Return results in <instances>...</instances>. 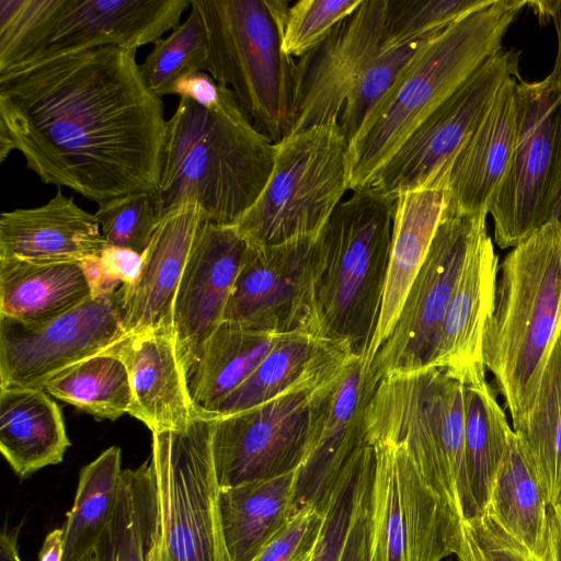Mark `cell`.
<instances>
[{"instance_id":"cell-1","label":"cell","mask_w":561,"mask_h":561,"mask_svg":"<svg viewBox=\"0 0 561 561\" xmlns=\"http://www.w3.org/2000/svg\"><path fill=\"white\" fill-rule=\"evenodd\" d=\"M136 53L101 46L0 73V134L41 182L101 203L157 188L167 130Z\"/></svg>"},{"instance_id":"cell-2","label":"cell","mask_w":561,"mask_h":561,"mask_svg":"<svg viewBox=\"0 0 561 561\" xmlns=\"http://www.w3.org/2000/svg\"><path fill=\"white\" fill-rule=\"evenodd\" d=\"M274 158L275 144L255 128L226 85L220 84L211 107L180 98L167 122L152 194L157 222L196 203L207 221L236 226L263 192Z\"/></svg>"},{"instance_id":"cell-3","label":"cell","mask_w":561,"mask_h":561,"mask_svg":"<svg viewBox=\"0 0 561 561\" xmlns=\"http://www.w3.org/2000/svg\"><path fill=\"white\" fill-rule=\"evenodd\" d=\"M483 363L519 425L535 403L561 330V224L551 218L514 247L499 266Z\"/></svg>"},{"instance_id":"cell-4","label":"cell","mask_w":561,"mask_h":561,"mask_svg":"<svg viewBox=\"0 0 561 561\" xmlns=\"http://www.w3.org/2000/svg\"><path fill=\"white\" fill-rule=\"evenodd\" d=\"M525 0H494L439 31L375 105L350 142V188L375 174L416 127L502 47Z\"/></svg>"},{"instance_id":"cell-5","label":"cell","mask_w":561,"mask_h":561,"mask_svg":"<svg viewBox=\"0 0 561 561\" xmlns=\"http://www.w3.org/2000/svg\"><path fill=\"white\" fill-rule=\"evenodd\" d=\"M396 201L373 186L354 191L318 232L312 250L320 332L365 359L381 310Z\"/></svg>"},{"instance_id":"cell-6","label":"cell","mask_w":561,"mask_h":561,"mask_svg":"<svg viewBox=\"0 0 561 561\" xmlns=\"http://www.w3.org/2000/svg\"><path fill=\"white\" fill-rule=\"evenodd\" d=\"M366 442L402 443L458 520L478 515L465 462L463 382L427 367L383 376L365 413Z\"/></svg>"},{"instance_id":"cell-7","label":"cell","mask_w":561,"mask_h":561,"mask_svg":"<svg viewBox=\"0 0 561 561\" xmlns=\"http://www.w3.org/2000/svg\"><path fill=\"white\" fill-rule=\"evenodd\" d=\"M289 7L284 0H191L207 36L208 73L273 144L293 125L296 61L283 49Z\"/></svg>"},{"instance_id":"cell-8","label":"cell","mask_w":561,"mask_h":561,"mask_svg":"<svg viewBox=\"0 0 561 561\" xmlns=\"http://www.w3.org/2000/svg\"><path fill=\"white\" fill-rule=\"evenodd\" d=\"M215 419L214 413L202 410L183 431L152 433L148 561H231L211 451Z\"/></svg>"},{"instance_id":"cell-9","label":"cell","mask_w":561,"mask_h":561,"mask_svg":"<svg viewBox=\"0 0 561 561\" xmlns=\"http://www.w3.org/2000/svg\"><path fill=\"white\" fill-rule=\"evenodd\" d=\"M350 188V142L339 119L275 144L271 176L236 225L249 244L317 234Z\"/></svg>"},{"instance_id":"cell-10","label":"cell","mask_w":561,"mask_h":561,"mask_svg":"<svg viewBox=\"0 0 561 561\" xmlns=\"http://www.w3.org/2000/svg\"><path fill=\"white\" fill-rule=\"evenodd\" d=\"M516 145L488 213L494 241L514 248L549 221L561 194V82L519 78L515 90Z\"/></svg>"},{"instance_id":"cell-11","label":"cell","mask_w":561,"mask_h":561,"mask_svg":"<svg viewBox=\"0 0 561 561\" xmlns=\"http://www.w3.org/2000/svg\"><path fill=\"white\" fill-rule=\"evenodd\" d=\"M369 499L367 561H444L459 520L420 474L402 443L379 440Z\"/></svg>"},{"instance_id":"cell-12","label":"cell","mask_w":561,"mask_h":561,"mask_svg":"<svg viewBox=\"0 0 561 561\" xmlns=\"http://www.w3.org/2000/svg\"><path fill=\"white\" fill-rule=\"evenodd\" d=\"M485 219L486 213L444 211L398 319L370 365L378 380L388 374L431 367L459 276L472 250L488 234Z\"/></svg>"},{"instance_id":"cell-13","label":"cell","mask_w":561,"mask_h":561,"mask_svg":"<svg viewBox=\"0 0 561 561\" xmlns=\"http://www.w3.org/2000/svg\"><path fill=\"white\" fill-rule=\"evenodd\" d=\"M511 78H520L519 51L501 48L416 127L369 186L397 197L448 178L457 153Z\"/></svg>"},{"instance_id":"cell-14","label":"cell","mask_w":561,"mask_h":561,"mask_svg":"<svg viewBox=\"0 0 561 561\" xmlns=\"http://www.w3.org/2000/svg\"><path fill=\"white\" fill-rule=\"evenodd\" d=\"M127 337L124 286L112 295L90 297L37 327L0 318V388L44 389L67 368Z\"/></svg>"},{"instance_id":"cell-15","label":"cell","mask_w":561,"mask_h":561,"mask_svg":"<svg viewBox=\"0 0 561 561\" xmlns=\"http://www.w3.org/2000/svg\"><path fill=\"white\" fill-rule=\"evenodd\" d=\"M316 388L293 389L234 414H215L211 451L220 489L298 469L306 453Z\"/></svg>"},{"instance_id":"cell-16","label":"cell","mask_w":561,"mask_h":561,"mask_svg":"<svg viewBox=\"0 0 561 561\" xmlns=\"http://www.w3.org/2000/svg\"><path fill=\"white\" fill-rule=\"evenodd\" d=\"M378 382L365 357L354 355L336 377L312 391L293 515L308 507L325 512L348 460L367 443L365 413Z\"/></svg>"},{"instance_id":"cell-17","label":"cell","mask_w":561,"mask_h":561,"mask_svg":"<svg viewBox=\"0 0 561 561\" xmlns=\"http://www.w3.org/2000/svg\"><path fill=\"white\" fill-rule=\"evenodd\" d=\"M317 234L272 245L248 243L224 321L275 334L322 335L311 275Z\"/></svg>"},{"instance_id":"cell-18","label":"cell","mask_w":561,"mask_h":561,"mask_svg":"<svg viewBox=\"0 0 561 561\" xmlns=\"http://www.w3.org/2000/svg\"><path fill=\"white\" fill-rule=\"evenodd\" d=\"M386 11L387 0H362L296 61L289 135L339 119L357 79L382 44Z\"/></svg>"},{"instance_id":"cell-19","label":"cell","mask_w":561,"mask_h":561,"mask_svg":"<svg viewBox=\"0 0 561 561\" xmlns=\"http://www.w3.org/2000/svg\"><path fill=\"white\" fill-rule=\"evenodd\" d=\"M247 248L236 226H218L203 218L173 305V334L187 379L203 344L224 321Z\"/></svg>"},{"instance_id":"cell-20","label":"cell","mask_w":561,"mask_h":561,"mask_svg":"<svg viewBox=\"0 0 561 561\" xmlns=\"http://www.w3.org/2000/svg\"><path fill=\"white\" fill-rule=\"evenodd\" d=\"M190 7L191 0H64L39 57L101 46L136 53L178 27Z\"/></svg>"},{"instance_id":"cell-21","label":"cell","mask_w":561,"mask_h":561,"mask_svg":"<svg viewBox=\"0 0 561 561\" xmlns=\"http://www.w3.org/2000/svg\"><path fill=\"white\" fill-rule=\"evenodd\" d=\"M127 367L131 391L128 414L151 433L183 431L202 412L191 396L174 334L151 329L129 335L114 348Z\"/></svg>"},{"instance_id":"cell-22","label":"cell","mask_w":561,"mask_h":561,"mask_svg":"<svg viewBox=\"0 0 561 561\" xmlns=\"http://www.w3.org/2000/svg\"><path fill=\"white\" fill-rule=\"evenodd\" d=\"M203 218L196 203H186L158 222L142 253L136 284L124 286V328L128 336L151 329L173 333L175 294Z\"/></svg>"},{"instance_id":"cell-23","label":"cell","mask_w":561,"mask_h":561,"mask_svg":"<svg viewBox=\"0 0 561 561\" xmlns=\"http://www.w3.org/2000/svg\"><path fill=\"white\" fill-rule=\"evenodd\" d=\"M106 245L95 216L60 190L44 205L0 216V260L81 262Z\"/></svg>"},{"instance_id":"cell-24","label":"cell","mask_w":561,"mask_h":561,"mask_svg":"<svg viewBox=\"0 0 561 561\" xmlns=\"http://www.w3.org/2000/svg\"><path fill=\"white\" fill-rule=\"evenodd\" d=\"M518 79L504 82L490 111L454 159L445 213L488 214L489 201L506 173L516 145Z\"/></svg>"},{"instance_id":"cell-25","label":"cell","mask_w":561,"mask_h":561,"mask_svg":"<svg viewBox=\"0 0 561 561\" xmlns=\"http://www.w3.org/2000/svg\"><path fill=\"white\" fill-rule=\"evenodd\" d=\"M499 260L489 234L472 250L446 309L431 367L463 380L485 368L483 337L493 311Z\"/></svg>"},{"instance_id":"cell-26","label":"cell","mask_w":561,"mask_h":561,"mask_svg":"<svg viewBox=\"0 0 561 561\" xmlns=\"http://www.w3.org/2000/svg\"><path fill=\"white\" fill-rule=\"evenodd\" d=\"M354 355L316 333L284 334L253 374L209 412L230 415L293 389L318 387L336 377Z\"/></svg>"},{"instance_id":"cell-27","label":"cell","mask_w":561,"mask_h":561,"mask_svg":"<svg viewBox=\"0 0 561 561\" xmlns=\"http://www.w3.org/2000/svg\"><path fill=\"white\" fill-rule=\"evenodd\" d=\"M448 178L397 196L390 261L381 310L366 356L370 366L390 334L446 208Z\"/></svg>"},{"instance_id":"cell-28","label":"cell","mask_w":561,"mask_h":561,"mask_svg":"<svg viewBox=\"0 0 561 561\" xmlns=\"http://www.w3.org/2000/svg\"><path fill=\"white\" fill-rule=\"evenodd\" d=\"M70 439L43 388H0V450L20 478L62 461Z\"/></svg>"},{"instance_id":"cell-29","label":"cell","mask_w":561,"mask_h":561,"mask_svg":"<svg viewBox=\"0 0 561 561\" xmlns=\"http://www.w3.org/2000/svg\"><path fill=\"white\" fill-rule=\"evenodd\" d=\"M91 296L80 262L0 260V318L37 327Z\"/></svg>"},{"instance_id":"cell-30","label":"cell","mask_w":561,"mask_h":561,"mask_svg":"<svg viewBox=\"0 0 561 561\" xmlns=\"http://www.w3.org/2000/svg\"><path fill=\"white\" fill-rule=\"evenodd\" d=\"M296 470L220 489L221 527L231 561H253L293 516Z\"/></svg>"},{"instance_id":"cell-31","label":"cell","mask_w":561,"mask_h":561,"mask_svg":"<svg viewBox=\"0 0 561 561\" xmlns=\"http://www.w3.org/2000/svg\"><path fill=\"white\" fill-rule=\"evenodd\" d=\"M282 335L222 321L203 344L188 376L196 407L211 411L253 374Z\"/></svg>"},{"instance_id":"cell-32","label":"cell","mask_w":561,"mask_h":561,"mask_svg":"<svg viewBox=\"0 0 561 561\" xmlns=\"http://www.w3.org/2000/svg\"><path fill=\"white\" fill-rule=\"evenodd\" d=\"M549 508L543 489L514 433L481 514L528 552L543 558L549 545Z\"/></svg>"},{"instance_id":"cell-33","label":"cell","mask_w":561,"mask_h":561,"mask_svg":"<svg viewBox=\"0 0 561 561\" xmlns=\"http://www.w3.org/2000/svg\"><path fill=\"white\" fill-rule=\"evenodd\" d=\"M465 462L478 515L486 507L495 478L510 446L513 428L486 381L485 368L463 380Z\"/></svg>"},{"instance_id":"cell-34","label":"cell","mask_w":561,"mask_h":561,"mask_svg":"<svg viewBox=\"0 0 561 561\" xmlns=\"http://www.w3.org/2000/svg\"><path fill=\"white\" fill-rule=\"evenodd\" d=\"M550 507L561 506V330L546 363L527 417L513 427Z\"/></svg>"},{"instance_id":"cell-35","label":"cell","mask_w":561,"mask_h":561,"mask_svg":"<svg viewBox=\"0 0 561 561\" xmlns=\"http://www.w3.org/2000/svg\"><path fill=\"white\" fill-rule=\"evenodd\" d=\"M122 471L117 446L105 449L81 469L73 504L61 527L62 561H83L94 553L112 519Z\"/></svg>"},{"instance_id":"cell-36","label":"cell","mask_w":561,"mask_h":561,"mask_svg":"<svg viewBox=\"0 0 561 561\" xmlns=\"http://www.w3.org/2000/svg\"><path fill=\"white\" fill-rule=\"evenodd\" d=\"M44 390L96 419L111 421L128 413L131 403L127 367L114 348L67 368Z\"/></svg>"},{"instance_id":"cell-37","label":"cell","mask_w":561,"mask_h":561,"mask_svg":"<svg viewBox=\"0 0 561 561\" xmlns=\"http://www.w3.org/2000/svg\"><path fill=\"white\" fill-rule=\"evenodd\" d=\"M153 513L149 459L122 471L112 519L94 550L95 561H148Z\"/></svg>"},{"instance_id":"cell-38","label":"cell","mask_w":561,"mask_h":561,"mask_svg":"<svg viewBox=\"0 0 561 561\" xmlns=\"http://www.w3.org/2000/svg\"><path fill=\"white\" fill-rule=\"evenodd\" d=\"M148 89L159 98L179 79L209 68L208 42L197 12L190 7L186 20L159 39L139 65Z\"/></svg>"},{"instance_id":"cell-39","label":"cell","mask_w":561,"mask_h":561,"mask_svg":"<svg viewBox=\"0 0 561 561\" xmlns=\"http://www.w3.org/2000/svg\"><path fill=\"white\" fill-rule=\"evenodd\" d=\"M64 0H0V73L38 58Z\"/></svg>"},{"instance_id":"cell-40","label":"cell","mask_w":561,"mask_h":561,"mask_svg":"<svg viewBox=\"0 0 561 561\" xmlns=\"http://www.w3.org/2000/svg\"><path fill=\"white\" fill-rule=\"evenodd\" d=\"M442 30L398 45L380 46L357 79L339 117V125L348 142L356 136L369 112L385 96L407 66Z\"/></svg>"},{"instance_id":"cell-41","label":"cell","mask_w":561,"mask_h":561,"mask_svg":"<svg viewBox=\"0 0 561 561\" xmlns=\"http://www.w3.org/2000/svg\"><path fill=\"white\" fill-rule=\"evenodd\" d=\"M494 0H387L385 35L388 47L423 37L490 5Z\"/></svg>"},{"instance_id":"cell-42","label":"cell","mask_w":561,"mask_h":561,"mask_svg":"<svg viewBox=\"0 0 561 561\" xmlns=\"http://www.w3.org/2000/svg\"><path fill=\"white\" fill-rule=\"evenodd\" d=\"M107 245L142 254L157 227L152 194L133 193L98 203L94 214Z\"/></svg>"},{"instance_id":"cell-43","label":"cell","mask_w":561,"mask_h":561,"mask_svg":"<svg viewBox=\"0 0 561 561\" xmlns=\"http://www.w3.org/2000/svg\"><path fill=\"white\" fill-rule=\"evenodd\" d=\"M360 2L362 0H299L293 3L285 21L284 51L293 58H300Z\"/></svg>"},{"instance_id":"cell-44","label":"cell","mask_w":561,"mask_h":561,"mask_svg":"<svg viewBox=\"0 0 561 561\" xmlns=\"http://www.w3.org/2000/svg\"><path fill=\"white\" fill-rule=\"evenodd\" d=\"M455 556L458 561H551L549 545L543 558L534 556L485 514L459 520Z\"/></svg>"},{"instance_id":"cell-45","label":"cell","mask_w":561,"mask_h":561,"mask_svg":"<svg viewBox=\"0 0 561 561\" xmlns=\"http://www.w3.org/2000/svg\"><path fill=\"white\" fill-rule=\"evenodd\" d=\"M91 296L112 295L122 286L136 284L142 267V254L129 249L106 245L99 255L80 262Z\"/></svg>"},{"instance_id":"cell-46","label":"cell","mask_w":561,"mask_h":561,"mask_svg":"<svg viewBox=\"0 0 561 561\" xmlns=\"http://www.w3.org/2000/svg\"><path fill=\"white\" fill-rule=\"evenodd\" d=\"M360 456L353 457L343 470L325 508V519L311 561H337L348 525L353 492Z\"/></svg>"},{"instance_id":"cell-47","label":"cell","mask_w":561,"mask_h":561,"mask_svg":"<svg viewBox=\"0 0 561 561\" xmlns=\"http://www.w3.org/2000/svg\"><path fill=\"white\" fill-rule=\"evenodd\" d=\"M374 463V447L366 444L356 472L352 510L337 561H367L369 499Z\"/></svg>"},{"instance_id":"cell-48","label":"cell","mask_w":561,"mask_h":561,"mask_svg":"<svg viewBox=\"0 0 561 561\" xmlns=\"http://www.w3.org/2000/svg\"><path fill=\"white\" fill-rule=\"evenodd\" d=\"M325 519V512L308 507L295 513L253 561H295L313 550Z\"/></svg>"},{"instance_id":"cell-49","label":"cell","mask_w":561,"mask_h":561,"mask_svg":"<svg viewBox=\"0 0 561 561\" xmlns=\"http://www.w3.org/2000/svg\"><path fill=\"white\" fill-rule=\"evenodd\" d=\"M167 94H175L205 107H211L219 99L220 84L209 73L197 71L175 81Z\"/></svg>"},{"instance_id":"cell-50","label":"cell","mask_w":561,"mask_h":561,"mask_svg":"<svg viewBox=\"0 0 561 561\" xmlns=\"http://www.w3.org/2000/svg\"><path fill=\"white\" fill-rule=\"evenodd\" d=\"M527 5L533 9L541 22L546 23L551 19L554 23L558 49L550 76L561 82V0L527 1Z\"/></svg>"},{"instance_id":"cell-51","label":"cell","mask_w":561,"mask_h":561,"mask_svg":"<svg viewBox=\"0 0 561 561\" xmlns=\"http://www.w3.org/2000/svg\"><path fill=\"white\" fill-rule=\"evenodd\" d=\"M549 554L551 561H561V506L549 508Z\"/></svg>"},{"instance_id":"cell-52","label":"cell","mask_w":561,"mask_h":561,"mask_svg":"<svg viewBox=\"0 0 561 561\" xmlns=\"http://www.w3.org/2000/svg\"><path fill=\"white\" fill-rule=\"evenodd\" d=\"M19 531L4 527L0 536V561H21L18 550Z\"/></svg>"},{"instance_id":"cell-53","label":"cell","mask_w":561,"mask_h":561,"mask_svg":"<svg viewBox=\"0 0 561 561\" xmlns=\"http://www.w3.org/2000/svg\"><path fill=\"white\" fill-rule=\"evenodd\" d=\"M551 218H556L561 224V194H560L559 199L553 208Z\"/></svg>"},{"instance_id":"cell-54","label":"cell","mask_w":561,"mask_h":561,"mask_svg":"<svg viewBox=\"0 0 561 561\" xmlns=\"http://www.w3.org/2000/svg\"><path fill=\"white\" fill-rule=\"evenodd\" d=\"M314 547H316V546H314ZM313 549H314V548H313ZM312 552H313V550H312V551H310V552H307V553H305V554H302V556H300V557H299V558H297L295 561H311Z\"/></svg>"},{"instance_id":"cell-55","label":"cell","mask_w":561,"mask_h":561,"mask_svg":"<svg viewBox=\"0 0 561 561\" xmlns=\"http://www.w3.org/2000/svg\"><path fill=\"white\" fill-rule=\"evenodd\" d=\"M83 561H95L94 554L89 556Z\"/></svg>"},{"instance_id":"cell-56","label":"cell","mask_w":561,"mask_h":561,"mask_svg":"<svg viewBox=\"0 0 561 561\" xmlns=\"http://www.w3.org/2000/svg\"><path fill=\"white\" fill-rule=\"evenodd\" d=\"M446 561H451L450 559L446 560Z\"/></svg>"}]
</instances>
